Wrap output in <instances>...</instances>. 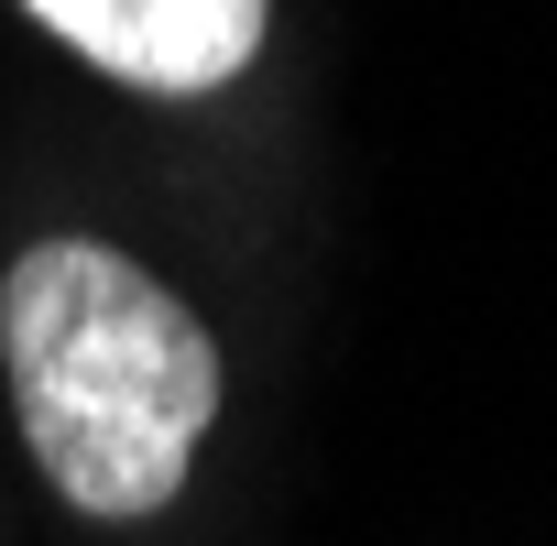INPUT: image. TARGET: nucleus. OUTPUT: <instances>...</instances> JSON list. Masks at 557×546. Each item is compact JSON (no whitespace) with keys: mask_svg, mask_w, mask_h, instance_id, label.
<instances>
[{"mask_svg":"<svg viewBox=\"0 0 557 546\" xmlns=\"http://www.w3.org/2000/svg\"><path fill=\"white\" fill-rule=\"evenodd\" d=\"M0 350L12 405L34 437V470L77 513H164L208 415H219V350L143 262L99 240H45L0 285Z\"/></svg>","mask_w":557,"mask_h":546,"instance_id":"1","label":"nucleus"},{"mask_svg":"<svg viewBox=\"0 0 557 546\" xmlns=\"http://www.w3.org/2000/svg\"><path fill=\"white\" fill-rule=\"evenodd\" d=\"M23 12L45 34H66L88 66L164 88V99L230 88L262 45V0H23Z\"/></svg>","mask_w":557,"mask_h":546,"instance_id":"2","label":"nucleus"}]
</instances>
